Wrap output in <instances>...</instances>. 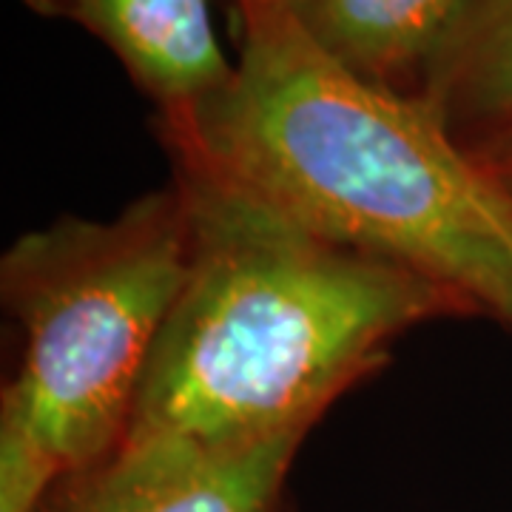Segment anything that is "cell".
I'll list each match as a JSON object with an SVG mask.
<instances>
[{"instance_id":"5","label":"cell","mask_w":512,"mask_h":512,"mask_svg":"<svg viewBox=\"0 0 512 512\" xmlns=\"http://www.w3.org/2000/svg\"><path fill=\"white\" fill-rule=\"evenodd\" d=\"M40 15L100 37L163 111L188 109L225 86V57L208 0H26Z\"/></svg>"},{"instance_id":"7","label":"cell","mask_w":512,"mask_h":512,"mask_svg":"<svg viewBox=\"0 0 512 512\" xmlns=\"http://www.w3.org/2000/svg\"><path fill=\"white\" fill-rule=\"evenodd\" d=\"M447 128L512 131V0H473L427 69L421 94Z\"/></svg>"},{"instance_id":"1","label":"cell","mask_w":512,"mask_h":512,"mask_svg":"<svg viewBox=\"0 0 512 512\" xmlns=\"http://www.w3.org/2000/svg\"><path fill=\"white\" fill-rule=\"evenodd\" d=\"M234 18L225 86L163 111L174 157L512 325V200L487 163L424 97L333 60L285 0H234Z\"/></svg>"},{"instance_id":"9","label":"cell","mask_w":512,"mask_h":512,"mask_svg":"<svg viewBox=\"0 0 512 512\" xmlns=\"http://www.w3.org/2000/svg\"><path fill=\"white\" fill-rule=\"evenodd\" d=\"M478 157L487 163V168L495 174V180L504 185V191L512 200V131L493 137V143L478 151Z\"/></svg>"},{"instance_id":"4","label":"cell","mask_w":512,"mask_h":512,"mask_svg":"<svg viewBox=\"0 0 512 512\" xmlns=\"http://www.w3.org/2000/svg\"><path fill=\"white\" fill-rule=\"evenodd\" d=\"M305 436L200 441L128 433L97 464L60 478L40 512H271Z\"/></svg>"},{"instance_id":"8","label":"cell","mask_w":512,"mask_h":512,"mask_svg":"<svg viewBox=\"0 0 512 512\" xmlns=\"http://www.w3.org/2000/svg\"><path fill=\"white\" fill-rule=\"evenodd\" d=\"M63 464L12 404L0 407V512H40L55 493Z\"/></svg>"},{"instance_id":"3","label":"cell","mask_w":512,"mask_h":512,"mask_svg":"<svg viewBox=\"0 0 512 512\" xmlns=\"http://www.w3.org/2000/svg\"><path fill=\"white\" fill-rule=\"evenodd\" d=\"M191 259L177 183L109 222L60 220L20 237L0 268L23 328V362L3 390L66 476L126 439L151 353Z\"/></svg>"},{"instance_id":"2","label":"cell","mask_w":512,"mask_h":512,"mask_svg":"<svg viewBox=\"0 0 512 512\" xmlns=\"http://www.w3.org/2000/svg\"><path fill=\"white\" fill-rule=\"evenodd\" d=\"M174 160L191 259L128 433H308L402 330L470 311L439 282L319 237L220 174Z\"/></svg>"},{"instance_id":"6","label":"cell","mask_w":512,"mask_h":512,"mask_svg":"<svg viewBox=\"0 0 512 512\" xmlns=\"http://www.w3.org/2000/svg\"><path fill=\"white\" fill-rule=\"evenodd\" d=\"M473 0H285L299 26L345 69L393 89L424 72Z\"/></svg>"}]
</instances>
